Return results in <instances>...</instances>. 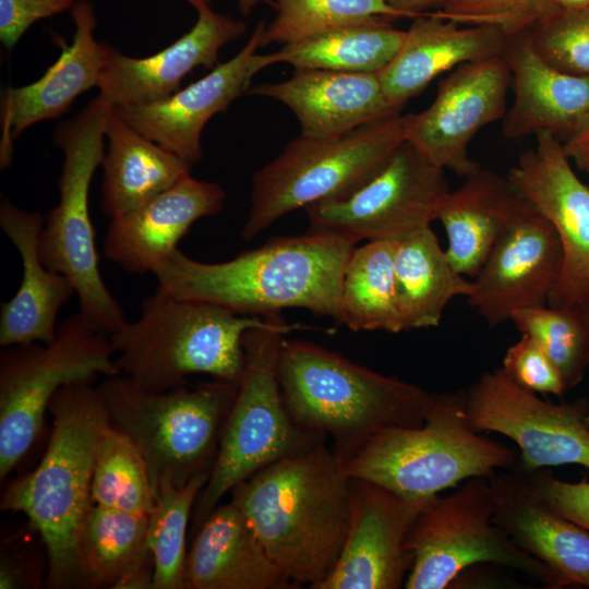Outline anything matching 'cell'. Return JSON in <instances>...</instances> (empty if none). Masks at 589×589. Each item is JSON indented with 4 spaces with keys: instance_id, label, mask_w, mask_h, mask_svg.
<instances>
[{
    "instance_id": "cell-13",
    "label": "cell",
    "mask_w": 589,
    "mask_h": 589,
    "mask_svg": "<svg viewBox=\"0 0 589 589\" xmlns=\"http://www.w3.org/2000/svg\"><path fill=\"white\" fill-rule=\"evenodd\" d=\"M448 192L444 169L405 141L358 190L304 208L308 232L339 238L352 245L360 241H399L436 220Z\"/></svg>"
},
{
    "instance_id": "cell-25",
    "label": "cell",
    "mask_w": 589,
    "mask_h": 589,
    "mask_svg": "<svg viewBox=\"0 0 589 589\" xmlns=\"http://www.w3.org/2000/svg\"><path fill=\"white\" fill-rule=\"evenodd\" d=\"M503 57L514 94L502 119L506 139L550 133L566 140L589 118V77L550 65L526 33L508 38Z\"/></svg>"
},
{
    "instance_id": "cell-30",
    "label": "cell",
    "mask_w": 589,
    "mask_h": 589,
    "mask_svg": "<svg viewBox=\"0 0 589 589\" xmlns=\"http://www.w3.org/2000/svg\"><path fill=\"white\" fill-rule=\"evenodd\" d=\"M105 136L100 209L110 219L142 207L190 175L187 161L144 136L112 106Z\"/></svg>"
},
{
    "instance_id": "cell-37",
    "label": "cell",
    "mask_w": 589,
    "mask_h": 589,
    "mask_svg": "<svg viewBox=\"0 0 589 589\" xmlns=\"http://www.w3.org/2000/svg\"><path fill=\"white\" fill-rule=\"evenodd\" d=\"M269 5L276 16L265 27L264 46L286 45L347 25L408 17L388 0H269Z\"/></svg>"
},
{
    "instance_id": "cell-11",
    "label": "cell",
    "mask_w": 589,
    "mask_h": 589,
    "mask_svg": "<svg viewBox=\"0 0 589 589\" xmlns=\"http://www.w3.org/2000/svg\"><path fill=\"white\" fill-rule=\"evenodd\" d=\"M110 336L80 312L59 323L50 342L4 347L0 354V479L27 454L63 386L120 374Z\"/></svg>"
},
{
    "instance_id": "cell-18",
    "label": "cell",
    "mask_w": 589,
    "mask_h": 589,
    "mask_svg": "<svg viewBox=\"0 0 589 589\" xmlns=\"http://www.w3.org/2000/svg\"><path fill=\"white\" fill-rule=\"evenodd\" d=\"M561 267L555 229L527 202L472 280L468 303L490 325H498L519 310L546 305Z\"/></svg>"
},
{
    "instance_id": "cell-15",
    "label": "cell",
    "mask_w": 589,
    "mask_h": 589,
    "mask_svg": "<svg viewBox=\"0 0 589 589\" xmlns=\"http://www.w3.org/2000/svg\"><path fill=\"white\" fill-rule=\"evenodd\" d=\"M534 137V146L520 155L507 179L551 223L561 243V273L548 305L584 315L589 310V188L556 136Z\"/></svg>"
},
{
    "instance_id": "cell-32",
    "label": "cell",
    "mask_w": 589,
    "mask_h": 589,
    "mask_svg": "<svg viewBox=\"0 0 589 589\" xmlns=\"http://www.w3.org/2000/svg\"><path fill=\"white\" fill-rule=\"evenodd\" d=\"M473 289L442 250L431 225L397 241L395 298L402 330L437 326L448 302Z\"/></svg>"
},
{
    "instance_id": "cell-21",
    "label": "cell",
    "mask_w": 589,
    "mask_h": 589,
    "mask_svg": "<svg viewBox=\"0 0 589 589\" xmlns=\"http://www.w3.org/2000/svg\"><path fill=\"white\" fill-rule=\"evenodd\" d=\"M74 35L35 82L3 91L0 110V167L10 166L14 141L29 127L62 116L84 92L97 87L108 45L95 37L93 4L77 0L70 10Z\"/></svg>"
},
{
    "instance_id": "cell-50",
    "label": "cell",
    "mask_w": 589,
    "mask_h": 589,
    "mask_svg": "<svg viewBox=\"0 0 589 589\" xmlns=\"http://www.w3.org/2000/svg\"><path fill=\"white\" fill-rule=\"evenodd\" d=\"M187 2H189L190 4H192L193 2L197 1V0H184Z\"/></svg>"
},
{
    "instance_id": "cell-12",
    "label": "cell",
    "mask_w": 589,
    "mask_h": 589,
    "mask_svg": "<svg viewBox=\"0 0 589 589\" xmlns=\"http://www.w3.org/2000/svg\"><path fill=\"white\" fill-rule=\"evenodd\" d=\"M489 477H476L445 496L429 500L417 516L407 548L413 562L407 589H445L477 564L516 569L550 588L561 587L553 572L519 549L494 520Z\"/></svg>"
},
{
    "instance_id": "cell-28",
    "label": "cell",
    "mask_w": 589,
    "mask_h": 589,
    "mask_svg": "<svg viewBox=\"0 0 589 589\" xmlns=\"http://www.w3.org/2000/svg\"><path fill=\"white\" fill-rule=\"evenodd\" d=\"M297 586L273 561L232 502L219 504L188 553L185 589H288Z\"/></svg>"
},
{
    "instance_id": "cell-35",
    "label": "cell",
    "mask_w": 589,
    "mask_h": 589,
    "mask_svg": "<svg viewBox=\"0 0 589 589\" xmlns=\"http://www.w3.org/2000/svg\"><path fill=\"white\" fill-rule=\"evenodd\" d=\"M211 471L185 485L159 484L148 516V543L154 558L152 589H185L188 525Z\"/></svg>"
},
{
    "instance_id": "cell-6",
    "label": "cell",
    "mask_w": 589,
    "mask_h": 589,
    "mask_svg": "<svg viewBox=\"0 0 589 589\" xmlns=\"http://www.w3.org/2000/svg\"><path fill=\"white\" fill-rule=\"evenodd\" d=\"M515 464L512 449L481 436L465 412V390L431 394L423 421L380 431L345 464L351 478L408 498L430 500Z\"/></svg>"
},
{
    "instance_id": "cell-22",
    "label": "cell",
    "mask_w": 589,
    "mask_h": 589,
    "mask_svg": "<svg viewBox=\"0 0 589 589\" xmlns=\"http://www.w3.org/2000/svg\"><path fill=\"white\" fill-rule=\"evenodd\" d=\"M248 93L275 99L296 116L301 135L333 137L400 113L387 100L377 73L294 69L284 81Z\"/></svg>"
},
{
    "instance_id": "cell-3",
    "label": "cell",
    "mask_w": 589,
    "mask_h": 589,
    "mask_svg": "<svg viewBox=\"0 0 589 589\" xmlns=\"http://www.w3.org/2000/svg\"><path fill=\"white\" fill-rule=\"evenodd\" d=\"M95 381L60 388L49 412L52 432L47 449L31 472L8 483L0 508L22 513L47 554L46 585L53 589L84 588L79 540L94 505L92 480L99 438L109 423Z\"/></svg>"
},
{
    "instance_id": "cell-43",
    "label": "cell",
    "mask_w": 589,
    "mask_h": 589,
    "mask_svg": "<svg viewBox=\"0 0 589 589\" xmlns=\"http://www.w3.org/2000/svg\"><path fill=\"white\" fill-rule=\"evenodd\" d=\"M77 0H0V41L11 51L37 21L71 10Z\"/></svg>"
},
{
    "instance_id": "cell-47",
    "label": "cell",
    "mask_w": 589,
    "mask_h": 589,
    "mask_svg": "<svg viewBox=\"0 0 589 589\" xmlns=\"http://www.w3.org/2000/svg\"><path fill=\"white\" fill-rule=\"evenodd\" d=\"M260 3L269 4V0H238L239 9L243 15H249Z\"/></svg>"
},
{
    "instance_id": "cell-29",
    "label": "cell",
    "mask_w": 589,
    "mask_h": 589,
    "mask_svg": "<svg viewBox=\"0 0 589 589\" xmlns=\"http://www.w3.org/2000/svg\"><path fill=\"white\" fill-rule=\"evenodd\" d=\"M527 202L507 177L483 169L444 197L436 220L447 233L446 254L464 276L476 277L495 242Z\"/></svg>"
},
{
    "instance_id": "cell-33",
    "label": "cell",
    "mask_w": 589,
    "mask_h": 589,
    "mask_svg": "<svg viewBox=\"0 0 589 589\" xmlns=\"http://www.w3.org/2000/svg\"><path fill=\"white\" fill-rule=\"evenodd\" d=\"M406 31L390 23H366L333 28L283 45L272 52L275 63L294 69L378 73L397 55Z\"/></svg>"
},
{
    "instance_id": "cell-19",
    "label": "cell",
    "mask_w": 589,
    "mask_h": 589,
    "mask_svg": "<svg viewBox=\"0 0 589 589\" xmlns=\"http://www.w3.org/2000/svg\"><path fill=\"white\" fill-rule=\"evenodd\" d=\"M265 27V22H259L236 56L169 97L113 108L135 130L192 167L202 158L201 135L206 123L248 92L256 73L275 64L272 53H257L264 46Z\"/></svg>"
},
{
    "instance_id": "cell-41",
    "label": "cell",
    "mask_w": 589,
    "mask_h": 589,
    "mask_svg": "<svg viewBox=\"0 0 589 589\" xmlns=\"http://www.w3.org/2000/svg\"><path fill=\"white\" fill-rule=\"evenodd\" d=\"M502 369L517 384L533 393L560 396L566 389L553 361L541 346L526 334H521L507 349Z\"/></svg>"
},
{
    "instance_id": "cell-10",
    "label": "cell",
    "mask_w": 589,
    "mask_h": 589,
    "mask_svg": "<svg viewBox=\"0 0 589 589\" xmlns=\"http://www.w3.org/2000/svg\"><path fill=\"white\" fill-rule=\"evenodd\" d=\"M110 107L98 95L56 129L55 142L64 156L60 199L48 213L39 237L46 266L72 281L79 312L96 330L108 336L127 320L100 273L88 200L93 176L105 155V124Z\"/></svg>"
},
{
    "instance_id": "cell-42",
    "label": "cell",
    "mask_w": 589,
    "mask_h": 589,
    "mask_svg": "<svg viewBox=\"0 0 589 589\" xmlns=\"http://www.w3.org/2000/svg\"><path fill=\"white\" fill-rule=\"evenodd\" d=\"M528 476L537 493L551 508L589 530L588 481L567 482L537 471L528 472Z\"/></svg>"
},
{
    "instance_id": "cell-5",
    "label": "cell",
    "mask_w": 589,
    "mask_h": 589,
    "mask_svg": "<svg viewBox=\"0 0 589 589\" xmlns=\"http://www.w3.org/2000/svg\"><path fill=\"white\" fill-rule=\"evenodd\" d=\"M265 316H242L220 305L181 299L165 288L147 296L135 321L110 335L120 374L149 392L188 385L207 374L239 384L244 366L243 337Z\"/></svg>"
},
{
    "instance_id": "cell-7",
    "label": "cell",
    "mask_w": 589,
    "mask_h": 589,
    "mask_svg": "<svg viewBox=\"0 0 589 589\" xmlns=\"http://www.w3.org/2000/svg\"><path fill=\"white\" fill-rule=\"evenodd\" d=\"M109 422L141 452L154 492L212 471L238 385L224 381L149 392L118 374L97 385Z\"/></svg>"
},
{
    "instance_id": "cell-4",
    "label": "cell",
    "mask_w": 589,
    "mask_h": 589,
    "mask_svg": "<svg viewBox=\"0 0 589 589\" xmlns=\"http://www.w3.org/2000/svg\"><path fill=\"white\" fill-rule=\"evenodd\" d=\"M277 372L292 420L329 437L344 465L380 431L419 425L431 396L420 386L302 340L285 338Z\"/></svg>"
},
{
    "instance_id": "cell-8",
    "label": "cell",
    "mask_w": 589,
    "mask_h": 589,
    "mask_svg": "<svg viewBox=\"0 0 589 589\" xmlns=\"http://www.w3.org/2000/svg\"><path fill=\"white\" fill-rule=\"evenodd\" d=\"M297 327L280 314H272L265 316L263 324L245 332L242 375L209 478L193 509V532L237 484L325 437L300 428L283 398L278 356L285 335Z\"/></svg>"
},
{
    "instance_id": "cell-2",
    "label": "cell",
    "mask_w": 589,
    "mask_h": 589,
    "mask_svg": "<svg viewBox=\"0 0 589 589\" xmlns=\"http://www.w3.org/2000/svg\"><path fill=\"white\" fill-rule=\"evenodd\" d=\"M354 245L306 232L283 237L220 263L196 261L179 249L154 269L173 296L220 305L242 316L299 308L340 320L344 269Z\"/></svg>"
},
{
    "instance_id": "cell-17",
    "label": "cell",
    "mask_w": 589,
    "mask_h": 589,
    "mask_svg": "<svg viewBox=\"0 0 589 589\" xmlns=\"http://www.w3.org/2000/svg\"><path fill=\"white\" fill-rule=\"evenodd\" d=\"M428 501L408 500L375 482L351 478L347 538L334 569L316 589L405 586L413 562L407 539Z\"/></svg>"
},
{
    "instance_id": "cell-27",
    "label": "cell",
    "mask_w": 589,
    "mask_h": 589,
    "mask_svg": "<svg viewBox=\"0 0 589 589\" xmlns=\"http://www.w3.org/2000/svg\"><path fill=\"white\" fill-rule=\"evenodd\" d=\"M45 219L37 212L17 207L9 200L0 204V227L17 250L22 278L15 294L1 304L0 345L50 342L57 333V317L75 293L72 281L46 266L39 251Z\"/></svg>"
},
{
    "instance_id": "cell-9",
    "label": "cell",
    "mask_w": 589,
    "mask_h": 589,
    "mask_svg": "<svg viewBox=\"0 0 589 589\" xmlns=\"http://www.w3.org/2000/svg\"><path fill=\"white\" fill-rule=\"evenodd\" d=\"M410 117L400 112L337 136L300 134L289 142L252 177L242 238L253 239L290 212L358 190L406 141Z\"/></svg>"
},
{
    "instance_id": "cell-14",
    "label": "cell",
    "mask_w": 589,
    "mask_h": 589,
    "mask_svg": "<svg viewBox=\"0 0 589 589\" xmlns=\"http://www.w3.org/2000/svg\"><path fill=\"white\" fill-rule=\"evenodd\" d=\"M465 412L477 431L500 433L514 441L524 471L561 465L589 468L584 401L556 405L542 400L501 368L482 374L465 390Z\"/></svg>"
},
{
    "instance_id": "cell-48",
    "label": "cell",
    "mask_w": 589,
    "mask_h": 589,
    "mask_svg": "<svg viewBox=\"0 0 589 589\" xmlns=\"http://www.w3.org/2000/svg\"><path fill=\"white\" fill-rule=\"evenodd\" d=\"M584 422H585L586 426L589 429V413H587V414L584 417Z\"/></svg>"
},
{
    "instance_id": "cell-16",
    "label": "cell",
    "mask_w": 589,
    "mask_h": 589,
    "mask_svg": "<svg viewBox=\"0 0 589 589\" xmlns=\"http://www.w3.org/2000/svg\"><path fill=\"white\" fill-rule=\"evenodd\" d=\"M509 87L503 55L457 67L440 82L431 105L411 113L406 141L433 165L466 178L481 167L470 158L469 144L503 119Z\"/></svg>"
},
{
    "instance_id": "cell-38",
    "label": "cell",
    "mask_w": 589,
    "mask_h": 589,
    "mask_svg": "<svg viewBox=\"0 0 589 589\" xmlns=\"http://www.w3.org/2000/svg\"><path fill=\"white\" fill-rule=\"evenodd\" d=\"M510 321L546 352L566 388L581 380L589 364V325L582 314L543 305L519 310Z\"/></svg>"
},
{
    "instance_id": "cell-40",
    "label": "cell",
    "mask_w": 589,
    "mask_h": 589,
    "mask_svg": "<svg viewBox=\"0 0 589 589\" xmlns=\"http://www.w3.org/2000/svg\"><path fill=\"white\" fill-rule=\"evenodd\" d=\"M553 10L550 0H450L435 12L460 25L492 26L513 37L530 31Z\"/></svg>"
},
{
    "instance_id": "cell-24",
    "label": "cell",
    "mask_w": 589,
    "mask_h": 589,
    "mask_svg": "<svg viewBox=\"0 0 589 589\" xmlns=\"http://www.w3.org/2000/svg\"><path fill=\"white\" fill-rule=\"evenodd\" d=\"M497 527L519 549L548 566L565 585L589 588V530L551 508L528 472L493 473Z\"/></svg>"
},
{
    "instance_id": "cell-46",
    "label": "cell",
    "mask_w": 589,
    "mask_h": 589,
    "mask_svg": "<svg viewBox=\"0 0 589 589\" xmlns=\"http://www.w3.org/2000/svg\"><path fill=\"white\" fill-rule=\"evenodd\" d=\"M555 9H576L589 5V0H550Z\"/></svg>"
},
{
    "instance_id": "cell-49",
    "label": "cell",
    "mask_w": 589,
    "mask_h": 589,
    "mask_svg": "<svg viewBox=\"0 0 589 589\" xmlns=\"http://www.w3.org/2000/svg\"><path fill=\"white\" fill-rule=\"evenodd\" d=\"M585 318H586V322L588 323L589 325V310L584 314Z\"/></svg>"
},
{
    "instance_id": "cell-34",
    "label": "cell",
    "mask_w": 589,
    "mask_h": 589,
    "mask_svg": "<svg viewBox=\"0 0 589 589\" xmlns=\"http://www.w3.org/2000/svg\"><path fill=\"white\" fill-rule=\"evenodd\" d=\"M397 241L376 240L353 248L344 269L339 324L349 329L400 333L395 298Z\"/></svg>"
},
{
    "instance_id": "cell-23",
    "label": "cell",
    "mask_w": 589,
    "mask_h": 589,
    "mask_svg": "<svg viewBox=\"0 0 589 589\" xmlns=\"http://www.w3.org/2000/svg\"><path fill=\"white\" fill-rule=\"evenodd\" d=\"M226 192L190 175L142 207L110 219L104 253L132 274L152 273L203 217L224 208Z\"/></svg>"
},
{
    "instance_id": "cell-1",
    "label": "cell",
    "mask_w": 589,
    "mask_h": 589,
    "mask_svg": "<svg viewBox=\"0 0 589 589\" xmlns=\"http://www.w3.org/2000/svg\"><path fill=\"white\" fill-rule=\"evenodd\" d=\"M322 437L237 484L231 500L273 561L297 586L316 589L347 538L351 477Z\"/></svg>"
},
{
    "instance_id": "cell-45",
    "label": "cell",
    "mask_w": 589,
    "mask_h": 589,
    "mask_svg": "<svg viewBox=\"0 0 589 589\" xmlns=\"http://www.w3.org/2000/svg\"><path fill=\"white\" fill-rule=\"evenodd\" d=\"M397 10L409 19L442 9L450 0H388Z\"/></svg>"
},
{
    "instance_id": "cell-31",
    "label": "cell",
    "mask_w": 589,
    "mask_h": 589,
    "mask_svg": "<svg viewBox=\"0 0 589 589\" xmlns=\"http://www.w3.org/2000/svg\"><path fill=\"white\" fill-rule=\"evenodd\" d=\"M84 588L152 589L148 516L93 505L79 540Z\"/></svg>"
},
{
    "instance_id": "cell-26",
    "label": "cell",
    "mask_w": 589,
    "mask_h": 589,
    "mask_svg": "<svg viewBox=\"0 0 589 589\" xmlns=\"http://www.w3.org/2000/svg\"><path fill=\"white\" fill-rule=\"evenodd\" d=\"M508 38L496 27L460 25L435 11L416 16L397 55L377 73L385 96L401 111L438 75L503 55Z\"/></svg>"
},
{
    "instance_id": "cell-36",
    "label": "cell",
    "mask_w": 589,
    "mask_h": 589,
    "mask_svg": "<svg viewBox=\"0 0 589 589\" xmlns=\"http://www.w3.org/2000/svg\"><path fill=\"white\" fill-rule=\"evenodd\" d=\"M92 498L95 505L148 515L155 502L146 462L128 435L110 422L98 442Z\"/></svg>"
},
{
    "instance_id": "cell-44",
    "label": "cell",
    "mask_w": 589,
    "mask_h": 589,
    "mask_svg": "<svg viewBox=\"0 0 589 589\" xmlns=\"http://www.w3.org/2000/svg\"><path fill=\"white\" fill-rule=\"evenodd\" d=\"M570 160L589 173V118L563 144Z\"/></svg>"
},
{
    "instance_id": "cell-39",
    "label": "cell",
    "mask_w": 589,
    "mask_h": 589,
    "mask_svg": "<svg viewBox=\"0 0 589 589\" xmlns=\"http://www.w3.org/2000/svg\"><path fill=\"white\" fill-rule=\"evenodd\" d=\"M526 34L550 65L589 77V5L555 9Z\"/></svg>"
},
{
    "instance_id": "cell-20",
    "label": "cell",
    "mask_w": 589,
    "mask_h": 589,
    "mask_svg": "<svg viewBox=\"0 0 589 589\" xmlns=\"http://www.w3.org/2000/svg\"><path fill=\"white\" fill-rule=\"evenodd\" d=\"M191 5L197 13L192 28L154 55L130 57L108 45L99 96L112 107L159 101L176 93L194 69L219 64L220 49L243 36L247 24L214 11L208 0Z\"/></svg>"
}]
</instances>
